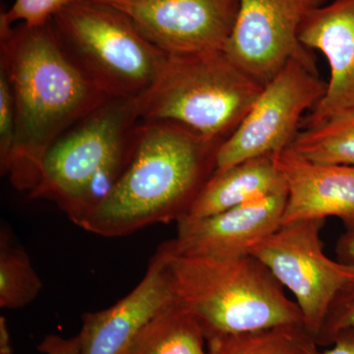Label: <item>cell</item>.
I'll use <instances>...</instances> for the list:
<instances>
[{"instance_id": "6da1fadb", "label": "cell", "mask_w": 354, "mask_h": 354, "mask_svg": "<svg viewBox=\"0 0 354 354\" xmlns=\"http://www.w3.org/2000/svg\"><path fill=\"white\" fill-rule=\"evenodd\" d=\"M0 66L16 109L15 141L1 174L30 193L51 145L111 97L69 57L51 20L39 27H0Z\"/></svg>"}, {"instance_id": "7a4b0ae2", "label": "cell", "mask_w": 354, "mask_h": 354, "mask_svg": "<svg viewBox=\"0 0 354 354\" xmlns=\"http://www.w3.org/2000/svg\"><path fill=\"white\" fill-rule=\"evenodd\" d=\"M221 145L176 123L140 121L127 171L79 227L118 237L156 223H177L215 174Z\"/></svg>"}, {"instance_id": "3957f363", "label": "cell", "mask_w": 354, "mask_h": 354, "mask_svg": "<svg viewBox=\"0 0 354 354\" xmlns=\"http://www.w3.org/2000/svg\"><path fill=\"white\" fill-rule=\"evenodd\" d=\"M140 121L136 102H102L48 149L30 199L55 203L79 227L127 171Z\"/></svg>"}, {"instance_id": "277c9868", "label": "cell", "mask_w": 354, "mask_h": 354, "mask_svg": "<svg viewBox=\"0 0 354 354\" xmlns=\"http://www.w3.org/2000/svg\"><path fill=\"white\" fill-rule=\"evenodd\" d=\"M169 244L177 299L196 317L207 339L304 324L297 304L254 256L191 257L178 255Z\"/></svg>"}, {"instance_id": "5b68a950", "label": "cell", "mask_w": 354, "mask_h": 354, "mask_svg": "<svg viewBox=\"0 0 354 354\" xmlns=\"http://www.w3.org/2000/svg\"><path fill=\"white\" fill-rule=\"evenodd\" d=\"M264 86L223 50L167 55L157 80L136 104L144 121H165L223 143Z\"/></svg>"}, {"instance_id": "8992f818", "label": "cell", "mask_w": 354, "mask_h": 354, "mask_svg": "<svg viewBox=\"0 0 354 354\" xmlns=\"http://www.w3.org/2000/svg\"><path fill=\"white\" fill-rule=\"evenodd\" d=\"M51 23L69 57L111 99L136 102L164 66L167 53L116 7L77 0L55 14Z\"/></svg>"}, {"instance_id": "52a82bcc", "label": "cell", "mask_w": 354, "mask_h": 354, "mask_svg": "<svg viewBox=\"0 0 354 354\" xmlns=\"http://www.w3.org/2000/svg\"><path fill=\"white\" fill-rule=\"evenodd\" d=\"M326 87L311 57L291 59L266 84L241 124L221 143L216 171L290 148L305 111L318 104Z\"/></svg>"}, {"instance_id": "ba28073f", "label": "cell", "mask_w": 354, "mask_h": 354, "mask_svg": "<svg viewBox=\"0 0 354 354\" xmlns=\"http://www.w3.org/2000/svg\"><path fill=\"white\" fill-rule=\"evenodd\" d=\"M324 225L325 220L283 223L250 253L292 293L305 328L316 339L335 295L354 279V266L324 252Z\"/></svg>"}, {"instance_id": "9c48e42d", "label": "cell", "mask_w": 354, "mask_h": 354, "mask_svg": "<svg viewBox=\"0 0 354 354\" xmlns=\"http://www.w3.org/2000/svg\"><path fill=\"white\" fill-rule=\"evenodd\" d=\"M324 0H241L225 53L265 86L297 57H310L300 43L306 16Z\"/></svg>"}, {"instance_id": "30bf717a", "label": "cell", "mask_w": 354, "mask_h": 354, "mask_svg": "<svg viewBox=\"0 0 354 354\" xmlns=\"http://www.w3.org/2000/svg\"><path fill=\"white\" fill-rule=\"evenodd\" d=\"M239 3L241 0H144L116 8L160 50L184 55L225 50Z\"/></svg>"}, {"instance_id": "8fae6325", "label": "cell", "mask_w": 354, "mask_h": 354, "mask_svg": "<svg viewBox=\"0 0 354 354\" xmlns=\"http://www.w3.org/2000/svg\"><path fill=\"white\" fill-rule=\"evenodd\" d=\"M169 241L160 244L136 288L109 308L82 316L81 354H127L156 317L177 302Z\"/></svg>"}, {"instance_id": "7c38bea8", "label": "cell", "mask_w": 354, "mask_h": 354, "mask_svg": "<svg viewBox=\"0 0 354 354\" xmlns=\"http://www.w3.org/2000/svg\"><path fill=\"white\" fill-rule=\"evenodd\" d=\"M286 188L200 220L177 221L174 252L216 259L250 255L254 247L283 225Z\"/></svg>"}, {"instance_id": "4fadbf2b", "label": "cell", "mask_w": 354, "mask_h": 354, "mask_svg": "<svg viewBox=\"0 0 354 354\" xmlns=\"http://www.w3.org/2000/svg\"><path fill=\"white\" fill-rule=\"evenodd\" d=\"M299 41L307 50L322 53L330 66L325 94L305 120V128L353 113L354 0L314 8L300 27Z\"/></svg>"}, {"instance_id": "5bb4252c", "label": "cell", "mask_w": 354, "mask_h": 354, "mask_svg": "<svg viewBox=\"0 0 354 354\" xmlns=\"http://www.w3.org/2000/svg\"><path fill=\"white\" fill-rule=\"evenodd\" d=\"M274 158L288 191L283 223L337 218L354 227L353 165L312 162L290 148Z\"/></svg>"}, {"instance_id": "9a60e30c", "label": "cell", "mask_w": 354, "mask_h": 354, "mask_svg": "<svg viewBox=\"0 0 354 354\" xmlns=\"http://www.w3.org/2000/svg\"><path fill=\"white\" fill-rule=\"evenodd\" d=\"M285 188L274 156L244 160L215 171L181 220L207 218Z\"/></svg>"}, {"instance_id": "2e32d148", "label": "cell", "mask_w": 354, "mask_h": 354, "mask_svg": "<svg viewBox=\"0 0 354 354\" xmlns=\"http://www.w3.org/2000/svg\"><path fill=\"white\" fill-rule=\"evenodd\" d=\"M206 344L201 324L177 300L147 326L127 354H209Z\"/></svg>"}, {"instance_id": "e0dca14e", "label": "cell", "mask_w": 354, "mask_h": 354, "mask_svg": "<svg viewBox=\"0 0 354 354\" xmlns=\"http://www.w3.org/2000/svg\"><path fill=\"white\" fill-rule=\"evenodd\" d=\"M209 354H321L316 337L304 324H283L207 339Z\"/></svg>"}, {"instance_id": "ac0fdd59", "label": "cell", "mask_w": 354, "mask_h": 354, "mask_svg": "<svg viewBox=\"0 0 354 354\" xmlns=\"http://www.w3.org/2000/svg\"><path fill=\"white\" fill-rule=\"evenodd\" d=\"M43 281L32 267L24 247L7 228L0 234V307L19 309L34 301Z\"/></svg>"}, {"instance_id": "d6986e66", "label": "cell", "mask_w": 354, "mask_h": 354, "mask_svg": "<svg viewBox=\"0 0 354 354\" xmlns=\"http://www.w3.org/2000/svg\"><path fill=\"white\" fill-rule=\"evenodd\" d=\"M290 148L312 162L354 167V111L305 128Z\"/></svg>"}, {"instance_id": "ffe728a7", "label": "cell", "mask_w": 354, "mask_h": 354, "mask_svg": "<svg viewBox=\"0 0 354 354\" xmlns=\"http://www.w3.org/2000/svg\"><path fill=\"white\" fill-rule=\"evenodd\" d=\"M74 1L77 0H15L11 8L0 15V27H12L17 22L30 27L46 25Z\"/></svg>"}, {"instance_id": "44dd1931", "label": "cell", "mask_w": 354, "mask_h": 354, "mask_svg": "<svg viewBox=\"0 0 354 354\" xmlns=\"http://www.w3.org/2000/svg\"><path fill=\"white\" fill-rule=\"evenodd\" d=\"M349 329L354 330V279L335 295L317 335V342L319 346H330L335 335Z\"/></svg>"}, {"instance_id": "7402d4cb", "label": "cell", "mask_w": 354, "mask_h": 354, "mask_svg": "<svg viewBox=\"0 0 354 354\" xmlns=\"http://www.w3.org/2000/svg\"><path fill=\"white\" fill-rule=\"evenodd\" d=\"M16 134V109L12 88L6 70L0 66V171L6 169Z\"/></svg>"}, {"instance_id": "603a6c76", "label": "cell", "mask_w": 354, "mask_h": 354, "mask_svg": "<svg viewBox=\"0 0 354 354\" xmlns=\"http://www.w3.org/2000/svg\"><path fill=\"white\" fill-rule=\"evenodd\" d=\"M38 351L43 354H81L80 337H66L51 334L44 337L38 346Z\"/></svg>"}, {"instance_id": "cb8c5ba5", "label": "cell", "mask_w": 354, "mask_h": 354, "mask_svg": "<svg viewBox=\"0 0 354 354\" xmlns=\"http://www.w3.org/2000/svg\"><path fill=\"white\" fill-rule=\"evenodd\" d=\"M337 259L351 266H354V227L346 228L335 243Z\"/></svg>"}, {"instance_id": "d4e9b609", "label": "cell", "mask_w": 354, "mask_h": 354, "mask_svg": "<svg viewBox=\"0 0 354 354\" xmlns=\"http://www.w3.org/2000/svg\"><path fill=\"white\" fill-rule=\"evenodd\" d=\"M330 348L321 354H354V330H344L335 335Z\"/></svg>"}, {"instance_id": "484cf974", "label": "cell", "mask_w": 354, "mask_h": 354, "mask_svg": "<svg viewBox=\"0 0 354 354\" xmlns=\"http://www.w3.org/2000/svg\"><path fill=\"white\" fill-rule=\"evenodd\" d=\"M0 354H13L12 342L6 317H0Z\"/></svg>"}, {"instance_id": "4316f807", "label": "cell", "mask_w": 354, "mask_h": 354, "mask_svg": "<svg viewBox=\"0 0 354 354\" xmlns=\"http://www.w3.org/2000/svg\"><path fill=\"white\" fill-rule=\"evenodd\" d=\"M95 1L102 2V3L118 7L140 3V2L144 1V0H95Z\"/></svg>"}]
</instances>
